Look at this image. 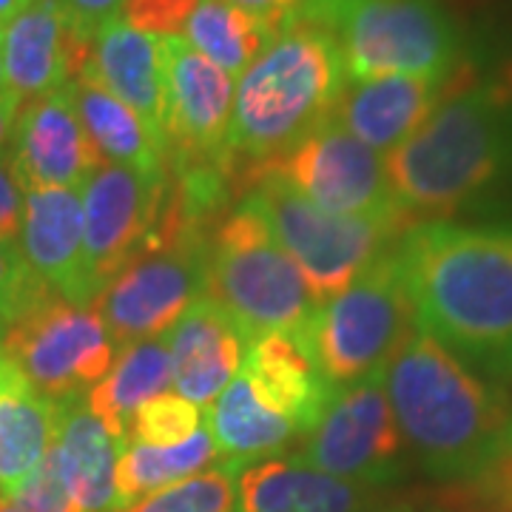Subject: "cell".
I'll return each instance as SVG.
<instances>
[{"label":"cell","instance_id":"6da1fadb","mask_svg":"<svg viewBox=\"0 0 512 512\" xmlns=\"http://www.w3.org/2000/svg\"><path fill=\"white\" fill-rule=\"evenodd\" d=\"M413 325L487 379H512V220L416 222L396 245Z\"/></svg>","mask_w":512,"mask_h":512},{"label":"cell","instance_id":"7a4b0ae2","mask_svg":"<svg viewBox=\"0 0 512 512\" xmlns=\"http://www.w3.org/2000/svg\"><path fill=\"white\" fill-rule=\"evenodd\" d=\"M404 447L427 476L473 484L512 453V399L413 330L382 370Z\"/></svg>","mask_w":512,"mask_h":512},{"label":"cell","instance_id":"3957f363","mask_svg":"<svg viewBox=\"0 0 512 512\" xmlns=\"http://www.w3.org/2000/svg\"><path fill=\"white\" fill-rule=\"evenodd\" d=\"M384 168L407 217L447 220L512 183V103L467 60L439 109L384 157Z\"/></svg>","mask_w":512,"mask_h":512},{"label":"cell","instance_id":"277c9868","mask_svg":"<svg viewBox=\"0 0 512 512\" xmlns=\"http://www.w3.org/2000/svg\"><path fill=\"white\" fill-rule=\"evenodd\" d=\"M345 86L348 74L333 37L311 20H288L239 74L222 160L231 185L237 188L242 174L282 157L330 120Z\"/></svg>","mask_w":512,"mask_h":512},{"label":"cell","instance_id":"5b68a950","mask_svg":"<svg viewBox=\"0 0 512 512\" xmlns=\"http://www.w3.org/2000/svg\"><path fill=\"white\" fill-rule=\"evenodd\" d=\"M296 18L333 37L348 83L450 80L467 63V32L444 0H308Z\"/></svg>","mask_w":512,"mask_h":512},{"label":"cell","instance_id":"8992f818","mask_svg":"<svg viewBox=\"0 0 512 512\" xmlns=\"http://www.w3.org/2000/svg\"><path fill=\"white\" fill-rule=\"evenodd\" d=\"M202 296L237 325L245 345L265 333H305L316 313L305 276L248 197L208 239Z\"/></svg>","mask_w":512,"mask_h":512},{"label":"cell","instance_id":"52a82bcc","mask_svg":"<svg viewBox=\"0 0 512 512\" xmlns=\"http://www.w3.org/2000/svg\"><path fill=\"white\" fill-rule=\"evenodd\" d=\"M279 248L302 271L313 305H325L390 254L416 222L339 217L305 200L274 171H254L245 188Z\"/></svg>","mask_w":512,"mask_h":512},{"label":"cell","instance_id":"ba28073f","mask_svg":"<svg viewBox=\"0 0 512 512\" xmlns=\"http://www.w3.org/2000/svg\"><path fill=\"white\" fill-rule=\"evenodd\" d=\"M416 330L396 248L373 262L339 296L316 308L308 342L333 387L379 376Z\"/></svg>","mask_w":512,"mask_h":512},{"label":"cell","instance_id":"9c48e42d","mask_svg":"<svg viewBox=\"0 0 512 512\" xmlns=\"http://www.w3.org/2000/svg\"><path fill=\"white\" fill-rule=\"evenodd\" d=\"M9 362L55 404L89 396L114 365V342L94 308L46 293L6 325L0 339Z\"/></svg>","mask_w":512,"mask_h":512},{"label":"cell","instance_id":"30bf717a","mask_svg":"<svg viewBox=\"0 0 512 512\" xmlns=\"http://www.w3.org/2000/svg\"><path fill=\"white\" fill-rule=\"evenodd\" d=\"M254 171H274L305 200L339 217L416 222L393 197L382 154L333 123V117L282 157L242 174L237 180L239 191Z\"/></svg>","mask_w":512,"mask_h":512},{"label":"cell","instance_id":"8fae6325","mask_svg":"<svg viewBox=\"0 0 512 512\" xmlns=\"http://www.w3.org/2000/svg\"><path fill=\"white\" fill-rule=\"evenodd\" d=\"M168 191L171 174L151 180L117 163H103L83 185V262L92 305L128 262L165 245L160 222Z\"/></svg>","mask_w":512,"mask_h":512},{"label":"cell","instance_id":"7c38bea8","mask_svg":"<svg viewBox=\"0 0 512 512\" xmlns=\"http://www.w3.org/2000/svg\"><path fill=\"white\" fill-rule=\"evenodd\" d=\"M404 439L382 387V373L339 387L325 416L302 441L293 461L365 487L402 476Z\"/></svg>","mask_w":512,"mask_h":512},{"label":"cell","instance_id":"4fadbf2b","mask_svg":"<svg viewBox=\"0 0 512 512\" xmlns=\"http://www.w3.org/2000/svg\"><path fill=\"white\" fill-rule=\"evenodd\" d=\"M205 248L165 242L128 262L126 271L94 299V311L109 330L114 348L157 339L202 296Z\"/></svg>","mask_w":512,"mask_h":512},{"label":"cell","instance_id":"5bb4252c","mask_svg":"<svg viewBox=\"0 0 512 512\" xmlns=\"http://www.w3.org/2000/svg\"><path fill=\"white\" fill-rule=\"evenodd\" d=\"M160 52L165 83V151L171 171L185 165H222L234 109V77L191 49L183 35L160 37Z\"/></svg>","mask_w":512,"mask_h":512},{"label":"cell","instance_id":"9a60e30c","mask_svg":"<svg viewBox=\"0 0 512 512\" xmlns=\"http://www.w3.org/2000/svg\"><path fill=\"white\" fill-rule=\"evenodd\" d=\"M9 160L23 194L46 188L83 191L106 163L77 114L72 83L23 103Z\"/></svg>","mask_w":512,"mask_h":512},{"label":"cell","instance_id":"2e32d148","mask_svg":"<svg viewBox=\"0 0 512 512\" xmlns=\"http://www.w3.org/2000/svg\"><path fill=\"white\" fill-rule=\"evenodd\" d=\"M92 52V37L80 35L57 0H32L0 29V63L9 92L35 100L77 80Z\"/></svg>","mask_w":512,"mask_h":512},{"label":"cell","instance_id":"e0dca14e","mask_svg":"<svg viewBox=\"0 0 512 512\" xmlns=\"http://www.w3.org/2000/svg\"><path fill=\"white\" fill-rule=\"evenodd\" d=\"M20 254L60 299L92 308L83 262V197L74 188L29 191L23 197Z\"/></svg>","mask_w":512,"mask_h":512},{"label":"cell","instance_id":"ac0fdd59","mask_svg":"<svg viewBox=\"0 0 512 512\" xmlns=\"http://www.w3.org/2000/svg\"><path fill=\"white\" fill-rule=\"evenodd\" d=\"M456 74L450 80L404 74L356 80L345 86L330 117L373 151L390 154L404 140H410L427 123V117L439 109V103L456 83Z\"/></svg>","mask_w":512,"mask_h":512},{"label":"cell","instance_id":"d6986e66","mask_svg":"<svg viewBox=\"0 0 512 512\" xmlns=\"http://www.w3.org/2000/svg\"><path fill=\"white\" fill-rule=\"evenodd\" d=\"M242 373L251 379L259 399L308 436L325 416L339 387L325 379L305 333H265L245 345Z\"/></svg>","mask_w":512,"mask_h":512},{"label":"cell","instance_id":"ffe728a7","mask_svg":"<svg viewBox=\"0 0 512 512\" xmlns=\"http://www.w3.org/2000/svg\"><path fill=\"white\" fill-rule=\"evenodd\" d=\"M171 382L197 407H211L242 367L245 339L225 313L200 296L168 330Z\"/></svg>","mask_w":512,"mask_h":512},{"label":"cell","instance_id":"44dd1931","mask_svg":"<svg viewBox=\"0 0 512 512\" xmlns=\"http://www.w3.org/2000/svg\"><path fill=\"white\" fill-rule=\"evenodd\" d=\"M80 74L97 80L106 92L123 100L128 109L137 111L165 151V83L160 37L131 29L126 20H109L92 37V52Z\"/></svg>","mask_w":512,"mask_h":512},{"label":"cell","instance_id":"7402d4cb","mask_svg":"<svg viewBox=\"0 0 512 512\" xmlns=\"http://www.w3.org/2000/svg\"><path fill=\"white\" fill-rule=\"evenodd\" d=\"M237 512H370L373 487L311 470L299 461H256L237 473Z\"/></svg>","mask_w":512,"mask_h":512},{"label":"cell","instance_id":"603a6c76","mask_svg":"<svg viewBox=\"0 0 512 512\" xmlns=\"http://www.w3.org/2000/svg\"><path fill=\"white\" fill-rule=\"evenodd\" d=\"M126 447L89 410L86 396L57 404L52 441L57 470L83 512H114V473Z\"/></svg>","mask_w":512,"mask_h":512},{"label":"cell","instance_id":"cb8c5ba5","mask_svg":"<svg viewBox=\"0 0 512 512\" xmlns=\"http://www.w3.org/2000/svg\"><path fill=\"white\" fill-rule=\"evenodd\" d=\"M72 94L77 114L106 163L134 168L151 180H163L171 174L163 146L137 111L128 109L123 100H117L86 74L72 80Z\"/></svg>","mask_w":512,"mask_h":512},{"label":"cell","instance_id":"d4e9b609","mask_svg":"<svg viewBox=\"0 0 512 512\" xmlns=\"http://www.w3.org/2000/svg\"><path fill=\"white\" fill-rule=\"evenodd\" d=\"M208 433L234 473H239V464H256V458L285 450L299 436L293 421L259 399L242 370L208 407Z\"/></svg>","mask_w":512,"mask_h":512},{"label":"cell","instance_id":"484cf974","mask_svg":"<svg viewBox=\"0 0 512 512\" xmlns=\"http://www.w3.org/2000/svg\"><path fill=\"white\" fill-rule=\"evenodd\" d=\"M171 384L168 339H143L117 350L111 370L86 396L89 410L123 447L128 444V424L134 413Z\"/></svg>","mask_w":512,"mask_h":512},{"label":"cell","instance_id":"4316f807","mask_svg":"<svg viewBox=\"0 0 512 512\" xmlns=\"http://www.w3.org/2000/svg\"><path fill=\"white\" fill-rule=\"evenodd\" d=\"M217 458V444L208 427H200L174 447H151V444H126L117 458L114 473V512L137 507L143 498L160 493L165 487L191 478Z\"/></svg>","mask_w":512,"mask_h":512},{"label":"cell","instance_id":"83f0119b","mask_svg":"<svg viewBox=\"0 0 512 512\" xmlns=\"http://www.w3.org/2000/svg\"><path fill=\"white\" fill-rule=\"evenodd\" d=\"M183 37L191 49L217 63L222 72L239 77L268 49L276 32L231 0H200L185 23Z\"/></svg>","mask_w":512,"mask_h":512},{"label":"cell","instance_id":"f1b7e54d","mask_svg":"<svg viewBox=\"0 0 512 512\" xmlns=\"http://www.w3.org/2000/svg\"><path fill=\"white\" fill-rule=\"evenodd\" d=\"M234 476L237 473L228 464L220 470L197 473L148 495L126 512H237Z\"/></svg>","mask_w":512,"mask_h":512},{"label":"cell","instance_id":"f546056e","mask_svg":"<svg viewBox=\"0 0 512 512\" xmlns=\"http://www.w3.org/2000/svg\"><path fill=\"white\" fill-rule=\"evenodd\" d=\"M202 427V410L180 393H160L148 399L128 424V444L174 447Z\"/></svg>","mask_w":512,"mask_h":512},{"label":"cell","instance_id":"4dcf8cb0","mask_svg":"<svg viewBox=\"0 0 512 512\" xmlns=\"http://www.w3.org/2000/svg\"><path fill=\"white\" fill-rule=\"evenodd\" d=\"M46 293L52 291L29 268L18 242L0 239V316L6 319V325L15 322L20 313L29 311Z\"/></svg>","mask_w":512,"mask_h":512},{"label":"cell","instance_id":"1f68e13d","mask_svg":"<svg viewBox=\"0 0 512 512\" xmlns=\"http://www.w3.org/2000/svg\"><path fill=\"white\" fill-rule=\"evenodd\" d=\"M447 512H512V453L487 476L461 484L447 501Z\"/></svg>","mask_w":512,"mask_h":512},{"label":"cell","instance_id":"d6a6232c","mask_svg":"<svg viewBox=\"0 0 512 512\" xmlns=\"http://www.w3.org/2000/svg\"><path fill=\"white\" fill-rule=\"evenodd\" d=\"M197 6L200 0H123L120 20L146 35L174 37L183 35Z\"/></svg>","mask_w":512,"mask_h":512},{"label":"cell","instance_id":"836d02e7","mask_svg":"<svg viewBox=\"0 0 512 512\" xmlns=\"http://www.w3.org/2000/svg\"><path fill=\"white\" fill-rule=\"evenodd\" d=\"M12 501L23 512H83L74 504L63 478H60L52 447H49V453L40 461L35 473L20 484L18 493L12 495Z\"/></svg>","mask_w":512,"mask_h":512},{"label":"cell","instance_id":"e575fe53","mask_svg":"<svg viewBox=\"0 0 512 512\" xmlns=\"http://www.w3.org/2000/svg\"><path fill=\"white\" fill-rule=\"evenodd\" d=\"M57 6L80 35L94 37L109 20L120 18L123 0H57Z\"/></svg>","mask_w":512,"mask_h":512},{"label":"cell","instance_id":"d590c367","mask_svg":"<svg viewBox=\"0 0 512 512\" xmlns=\"http://www.w3.org/2000/svg\"><path fill=\"white\" fill-rule=\"evenodd\" d=\"M23 191H20L12 160H0V239L3 242H18L20 225H23Z\"/></svg>","mask_w":512,"mask_h":512},{"label":"cell","instance_id":"8d00e7d4","mask_svg":"<svg viewBox=\"0 0 512 512\" xmlns=\"http://www.w3.org/2000/svg\"><path fill=\"white\" fill-rule=\"evenodd\" d=\"M239 9L251 12L259 20H265L274 32H279L288 20H293L308 0H231Z\"/></svg>","mask_w":512,"mask_h":512},{"label":"cell","instance_id":"74e56055","mask_svg":"<svg viewBox=\"0 0 512 512\" xmlns=\"http://www.w3.org/2000/svg\"><path fill=\"white\" fill-rule=\"evenodd\" d=\"M20 109H23V100L18 94H0V160L12 154V140H15Z\"/></svg>","mask_w":512,"mask_h":512},{"label":"cell","instance_id":"f35d334b","mask_svg":"<svg viewBox=\"0 0 512 512\" xmlns=\"http://www.w3.org/2000/svg\"><path fill=\"white\" fill-rule=\"evenodd\" d=\"M484 80H490L495 89H498V94H501L507 103H512V40H507V43L501 46V52H498V57H495L493 63V72L487 74Z\"/></svg>","mask_w":512,"mask_h":512},{"label":"cell","instance_id":"ab89813d","mask_svg":"<svg viewBox=\"0 0 512 512\" xmlns=\"http://www.w3.org/2000/svg\"><path fill=\"white\" fill-rule=\"evenodd\" d=\"M32 0H0V29L9 23V20H15L29 6Z\"/></svg>","mask_w":512,"mask_h":512},{"label":"cell","instance_id":"60d3db41","mask_svg":"<svg viewBox=\"0 0 512 512\" xmlns=\"http://www.w3.org/2000/svg\"><path fill=\"white\" fill-rule=\"evenodd\" d=\"M0 512H23L12 498H0Z\"/></svg>","mask_w":512,"mask_h":512},{"label":"cell","instance_id":"b9f144b4","mask_svg":"<svg viewBox=\"0 0 512 512\" xmlns=\"http://www.w3.org/2000/svg\"><path fill=\"white\" fill-rule=\"evenodd\" d=\"M9 92V86H6V74H3V63H0V94Z\"/></svg>","mask_w":512,"mask_h":512},{"label":"cell","instance_id":"7bdbcfd3","mask_svg":"<svg viewBox=\"0 0 512 512\" xmlns=\"http://www.w3.org/2000/svg\"><path fill=\"white\" fill-rule=\"evenodd\" d=\"M3 333H6V319L0 316V339H3Z\"/></svg>","mask_w":512,"mask_h":512}]
</instances>
